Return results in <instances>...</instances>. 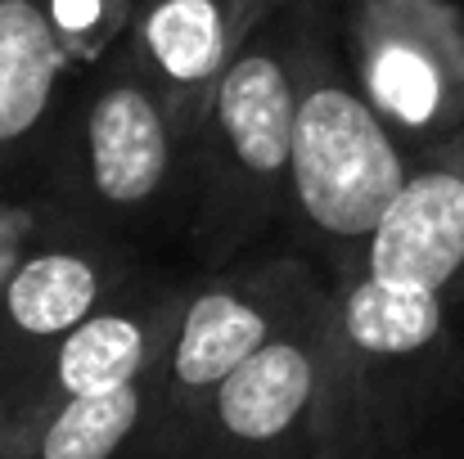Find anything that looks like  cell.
Returning <instances> with one entry per match:
<instances>
[{"instance_id": "3957f363", "label": "cell", "mask_w": 464, "mask_h": 459, "mask_svg": "<svg viewBox=\"0 0 464 459\" xmlns=\"http://www.w3.org/2000/svg\"><path fill=\"white\" fill-rule=\"evenodd\" d=\"M294 176V23L289 0L248 36L217 81L198 140L185 244L198 271L262 253L289 216Z\"/></svg>"}, {"instance_id": "52a82bcc", "label": "cell", "mask_w": 464, "mask_h": 459, "mask_svg": "<svg viewBox=\"0 0 464 459\" xmlns=\"http://www.w3.org/2000/svg\"><path fill=\"white\" fill-rule=\"evenodd\" d=\"M347 68L411 153L464 131V0H338Z\"/></svg>"}, {"instance_id": "7a4b0ae2", "label": "cell", "mask_w": 464, "mask_h": 459, "mask_svg": "<svg viewBox=\"0 0 464 459\" xmlns=\"http://www.w3.org/2000/svg\"><path fill=\"white\" fill-rule=\"evenodd\" d=\"M294 23V176L289 248L303 253L329 289L361 262L374 225L415 171V158L356 86L338 0H289Z\"/></svg>"}, {"instance_id": "5bb4252c", "label": "cell", "mask_w": 464, "mask_h": 459, "mask_svg": "<svg viewBox=\"0 0 464 459\" xmlns=\"http://www.w3.org/2000/svg\"><path fill=\"white\" fill-rule=\"evenodd\" d=\"M406 459H464V419L438 424L429 437L415 442V451Z\"/></svg>"}, {"instance_id": "4fadbf2b", "label": "cell", "mask_w": 464, "mask_h": 459, "mask_svg": "<svg viewBox=\"0 0 464 459\" xmlns=\"http://www.w3.org/2000/svg\"><path fill=\"white\" fill-rule=\"evenodd\" d=\"M68 221H77V216L50 189V180L41 176L36 162L5 171L0 176V284L45 234H54Z\"/></svg>"}, {"instance_id": "5b68a950", "label": "cell", "mask_w": 464, "mask_h": 459, "mask_svg": "<svg viewBox=\"0 0 464 459\" xmlns=\"http://www.w3.org/2000/svg\"><path fill=\"white\" fill-rule=\"evenodd\" d=\"M324 293L329 280L294 248H262L221 271H198L154 374V415L131 459H167L212 392Z\"/></svg>"}, {"instance_id": "8992f818", "label": "cell", "mask_w": 464, "mask_h": 459, "mask_svg": "<svg viewBox=\"0 0 464 459\" xmlns=\"http://www.w3.org/2000/svg\"><path fill=\"white\" fill-rule=\"evenodd\" d=\"M334 378V289L257 347L167 459H320Z\"/></svg>"}, {"instance_id": "7c38bea8", "label": "cell", "mask_w": 464, "mask_h": 459, "mask_svg": "<svg viewBox=\"0 0 464 459\" xmlns=\"http://www.w3.org/2000/svg\"><path fill=\"white\" fill-rule=\"evenodd\" d=\"M154 374L100 397L0 419V459H131L154 415Z\"/></svg>"}, {"instance_id": "6da1fadb", "label": "cell", "mask_w": 464, "mask_h": 459, "mask_svg": "<svg viewBox=\"0 0 464 459\" xmlns=\"http://www.w3.org/2000/svg\"><path fill=\"white\" fill-rule=\"evenodd\" d=\"M451 419H464V131L415 158L334 284L320 459H406Z\"/></svg>"}, {"instance_id": "8fae6325", "label": "cell", "mask_w": 464, "mask_h": 459, "mask_svg": "<svg viewBox=\"0 0 464 459\" xmlns=\"http://www.w3.org/2000/svg\"><path fill=\"white\" fill-rule=\"evenodd\" d=\"M280 5L285 0H140L127 50L189 145L198 140L217 81Z\"/></svg>"}, {"instance_id": "9c48e42d", "label": "cell", "mask_w": 464, "mask_h": 459, "mask_svg": "<svg viewBox=\"0 0 464 459\" xmlns=\"http://www.w3.org/2000/svg\"><path fill=\"white\" fill-rule=\"evenodd\" d=\"M145 275L150 266L131 239L86 221L45 234L0 284V401L54 342Z\"/></svg>"}, {"instance_id": "30bf717a", "label": "cell", "mask_w": 464, "mask_h": 459, "mask_svg": "<svg viewBox=\"0 0 464 459\" xmlns=\"http://www.w3.org/2000/svg\"><path fill=\"white\" fill-rule=\"evenodd\" d=\"M185 298H189V280L150 271L136 289L100 306L86 324H77L63 342H54L0 401V419L50 410L77 397H100L136 378H150L167 356Z\"/></svg>"}, {"instance_id": "277c9868", "label": "cell", "mask_w": 464, "mask_h": 459, "mask_svg": "<svg viewBox=\"0 0 464 459\" xmlns=\"http://www.w3.org/2000/svg\"><path fill=\"white\" fill-rule=\"evenodd\" d=\"M36 167L68 212L95 230L131 244L167 225L185 230L194 145L127 41L72 91Z\"/></svg>"}, {"instance_id": "ba28073f", "label": "cell", "mask_w": 464, "mask_h": 459, "mask_svg": "<svg viewBox=\"0 0 464 459\" xmlns=\"http://www.w3.org/2000/svg\"><path fill=\"white\" fill-rule=\"evenodd\" d=\"M140 0H0V176L36 162L72 91L127 41Z\"/></svg>"}]
</instances>
